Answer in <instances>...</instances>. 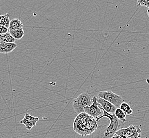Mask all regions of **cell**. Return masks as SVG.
<instances>
[{"label": "cell", "mask_w": 149, "mask_h": 138, "mask_svg": "<svg viewBox=\"0 0 149 138\" xmlns=\"http://www.w3.org/2000/svg\"><path fill=\"white\" fill-rule=\"evenodd\" d=\"M114 114L115 115V116L118 118V120L121 121L122 122H125L126 121V115L124 113V112L123 111L122 109H120V108H117L116 111L114 113Z\"/></svg>", "instance_id": "15"}, {"label": "cell", "mask_w": 149, "mask_h": 138, "mask_svg": "<svg viewBox=\"0 0 149 138\" xmlns=\"http://www.w3.org/2000/svg\"><path fill=\"white\" fill-rule=\"evenodd\" d=\"M138 129L139 128L136 126L131 125L126 128H122L118 130L115 133L120 135L123 138H128L137 132Z\"/></svg>", "instance_id": "7"}, {"label": "cell", "mask_w": 149, "mask_h": 138, "mask_svg": "<svg viewBox=\"0 0 149 138\" xmlns=\"http://www.w3.org/2000/svg\"><path fill=\"white\" fill-rule=\"evenodd\" d=\"M102 110L103 114L101 116L99 117L96 119L97 121L98 122L100 120L101 118L103 117H107L110 123L109 125L106 128V129L104 130V137L108 138H111L112 136L115 134L117 131L118 130V120L115 114H110L108 113L107 112L105 111L104 109Z\"/></svg>", "instance_id": "2"}, {"label": "cell", "mask_w": 149, "mask_h": 138, "mask_svg": "<svg viewBox=\"0 0 149 138\" xmlns=\"http://www.w3.org/2000/svg\"><path fill=\"white\" fill-rule=\"evenodd\" d=\"M98 97L106 100L114 105L117 108H119L120 105L124 102L122 97L120 96L113 93L111 91H107L100 92L98 93Z\"/></svg>", "instance_id": "4"}, {"label": "cell", "mask_w": 149, "mask_h": 138, "mask_svg": "<svg viewBox=\"0 0 149 138\" xmlns=\"http://www.w3.org/2000/svg\"><path fill=\"white\" fill-rule=\"evenodd\" d=\"M8 32H9V28L0 25V35L4 34Z\"/></svg>", "instance_id": "18"}, {"label": "cell", "mask_w": 149, "mask_h": 138, "mask_svg": "<svg viewBox=\"0 0 149 138\" xmlns=\"http://www.w3.org/2000/svg\"><path fill=\"white\" fill-rule=\"evenodd\" d=\"M111 138H123L122 137H120V135H117V134H115V135H113V136H112V137Z\"/></svg>", "instance_id": "19"}, {"label": "cell", "mask_w": 149, "mask_h": 138, "mask_svg": "<svg viewBox=\"0 0 149 138\" xmlns=\"http://www.w3.org/2000/svg\"><path fill=\"white\" fill-rule=\"evenodd\" d=\"M39 120L38 117H34L28 113H26L24 118L20 121V123L24 124L27 130H30L33 127L36 126V123Z\"/></svg>", "instance_id": "6"}, {"label": "cell", "mask_w": 149, "mask_h": 138, "mask_svg": "<svg viewBox=\"0 0 149 138\" xmlns=\"http://www.w3.org/2000/svg\"><path fill=\"white\" fill-rule=\"evenodd\" d=\"M92 104L93 99L91 96L88 93H84L74 99L73 107L77 114H80L84 112L85 107L90 106Z\"/></svg>", "instance_id": "3"}, {"label": "cell", "mask_w": 149, "mask_h": 138, "mask_svg": "<svg viewBox=\"0 0 149 138\" xmlns=\"http://www.w3.org/2000/svg\"><path fill=\"white\" fill-rule=\"evenodd\" d=\"M98 127V123L95 118L85 112L78 114L73 122L74 131L82 137L93 134Z\"/></svg>", "instance_id": "1"}, {"label": "cell", "mask_w": 149, "mask_h": 138, "mask_svg": "<svg viewBox=\"0 0 149 138\" xmlns=\"http://www.w3.org/2000/svg\"><path fill=\"white\" fill-rule=\"evenodd\" d=\"M147 13H148V17H149V8H148V10H147Z\"/></svg>", "instance_id": "20"}, {"label": "cell", "mask_w": 149, "mask_h": 138, "mask_svg": "<svg viewBox=\"0 0 149 138\" xmlns=\"http://www.w3.org/2000/svg\"><path fill=\"white\" fill-rule=\"evenodd\" d=\"M9 33L15 39H17V40L21 39L24 35V31L23 28L19 29L17 30L9 31Z\"/></svg>", "instance_id": "12"}, {"label": "cell", "mask_w": 149, "mask_h": 138, "mask_svg": "<svg viewBox=\"0 0 149 138\" xmlns=\"http://www.w3.org/2000/svg\"><path fill=\"white\" fill-rule=\"evenodd\" d=\"M137 2L141 6L149 8V0H137Z\"/></svg>", "instance_id": "16"}, {"label": "cell", "mask_w": 149, "mask_h": 138, "mask_svg": "<svg viewBox=\"0 0 149 138\" xmlns=\"http://www.w3.org/2000/svg\"><path fill=\"white\" fill-rule=\"evenodd\" d=\"M97 99L95 96H94L93 98V104L90 106H87L84 108V112L95 118V119L101 116L103 114L101 109L98 107L99 104L97 102Z\"/></svg>", "instance_id": "5"}, {"label": "cell", "mask_w": 149, "mask_h": 138, "mask_svg": "<svg viewBox=\"0 0 149 138\" xmlns=\"http://www.w3.org/2000/svg\"><path fill=\"white\" fill-rule=\"evenodd\" d=\"M17 45L15 43H0V53L8 54L15 49Z\"/></svg>", "instance_id": "9"}, {"label": "cell", "mask_w": 149, "mask_h": 138, "mask_svg": "<svg viewBox=\"0 0 149 138\" xmlns=\"http://www.w3.org/2000/svg\"><path fill=\"white\" fill-rule=\"evenodd\" d=\"M10 20L8 14L0 15V25L9 28Z\"/></svg>", "instance_id": "13"}, {"label": "cell", "mask_w": 149, "mask_h": 138, "mask_svg": "<svg viewBox=\"0 0 149 138\" xmlns=\"http://www.w3.org/2000/svg\"><path fill=\"white\" fill-rule=\"evenodd\" d=\"M0 1H1V0H0Z\"/></svg>", "instance_id": "21"}, {"label": "cell", "mask_w": 149, "mask_h": 138, "mask_svg": "<svg viewBox=\"0 0 149 138\" xmlns=\"http://www.w3.org/2000/svg\"><path fill=\"white\" fill-rule=\"evenodd\" d=\"M119 108L124 112L126 115H130L132 114L133 110L132 109L131 106L126 102H123L120 105Z\"/></svg>", "instance_id": "14"}, {"label": "cell", "mask_w": 149, "mask_h": 138, "mask_svg": "<svg viewBox=\"0 0 149 138\" xmlns=\"http://www.w3.org/2000/svg\"><path fill=\"white\" fill-rule=\"evenodd\" d=\"M15 39L8 32L4 34L0 35V43H15Z\"/></svg>", "instance_id": "11"}, {"label": "cell", "mask_w": 149, "mask_h": 138, "mask_svg": "<svg viewBox=\"0 0 149 138\" xmlns=\"http://www.w3.org/2000/svg\"><path fill=\"white\" fill-rule=\"evenodd\" d=\"M141 130L140 128H139L137 132H136L133 135L127 138H141Z\"/></svg>", "instance_id": "17"}, {"label": "cell", "mask_w": 149, "mask_h": 138, "mask_svg": "<svg viewBox=\"0 0 149 138\" xmlns=\"http://www.w3.org/2000/svg\"><path fill=\"white\" fill-rule=\"evenodd\" d=\"M24 25L19 19H13L10 21L9 27V31L17 30L19 29L23 28Z\"/></svg>", "instance_id": "10"}, {"label": "cell", "mask_w": 149, "mask_h": 138, "mask_svg": "<svg viewBox=\"0 0 149 138\" xmlns=\"http://www.w3.org/2000/svg\"><path fill=\"white\" fill-rule=\"evenodd\" d=\"M97 102L99 105H101V107H100L101 109H104L108 113L114 114L117 109L116 107H115L114 105L106 100L99 97L97 99Z\"/></svg>", "instance_id": "8"}]
</instances>
